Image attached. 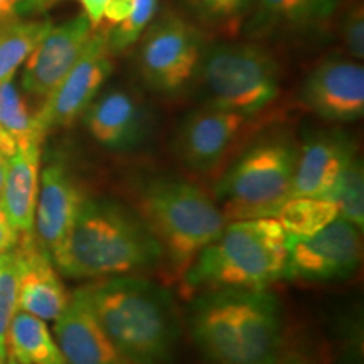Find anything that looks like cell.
I'll return each mask as SVG.
<instances>
[{"instance_id":"28","label":"cell","mask_w":364,"mask_h":364,"mask_svg":"<svg viewBox=\"0 0 364 364\" xmlns=\"http://www.w3.org/2000/svg\"><path fill=\"white\" fill-rule=\"evenodd\" d=\"M204 17L218 22H236L252 0H189Z\"/></svg>"},{"instance_id":"38","label":"cell","mask_w":364,"mask_h":364,"mask_svg":"<svg viewBox=\"0 0 364 364\" xmlns=\"http://www.w3.org/2000/svg\"><path fill=\"white\" fill-rule=\"evenodd\" d=\"M9 21H12V19H0V29H2V27H4V26H6Z\"/></svg>"},{"instance_id":"20","label":"cell","mask_w":364,"mask_h":364,"mask_svg":"<svg viewBox=\"0 0 364 364\" xmlns=\"http://www.w3.org/2000/svg\"><path fill=\"white\" fill-rule=\"evenodd\" d=\"M334 11V0H257L252 27L258 34L277 29L304 33L324 26Z\"/></svg>"},{"instance_id":"2","label":"cell","mask_w":364,"mask_h":364,"mask_svg":"<svg viewBox=\"0 0 364 364\" xmlns=\"http://www.w3.org/2000/svg\"><path fill=\"white\" fill-rule=\"evenodd\" d=\"M189 332L208 364H273L282 354L279 299L267 290H213L193 300Z\"/></svg>"},{"instance_id":"37","label":"cell","mask_w":364,"mask_h":364,"mask_svg":"<svg viewBox=\"0 0 364 364\" xmlns=\"http://www.w3.org/2000/svg\"><path fill=\"white\" fill-rule=\"evenodd\" d=\"M6 361H7V364H19V363L16 361V359L11 358V356H7V358H6Z\"/></svg>"},{"instance_id":"17","label":"cell","mask_w":364,"mask_h":364,"mask_svg":"<svg viewBox=\"0 0 364 364\" xmlns=\"http://www.w3.org/2000/svg\"><path fill=\"white\" fill-rule=\"evenodd\" d=\"M83 117L95 142L113 152H130L147 136V113L142 103L125 90H112L97 97Z\"/></svg>"},{"instance_id":"16","label":"cell","mask_w":364,"mask_h":364,"mask_svg":"<svg viewBox=\"0 0 364 364\" xmlns=\"http://www.w3.org/2000/svg\"><path fill=\"white\" fill-rule=\"evenodd\" d=\"M19 262V311L43 321H56L65 311L70 294L58 275V268L34 235L21 236L16 247Z\"/></svg>"},{"instance_id":"21","label":"cell","mask_w":364,"mask_h":364,"mask_svg":"<svg viewBox=\"0 0 364 364\" xmlns=\"http://www.w3.org/2000/svg\"><path fill=\"white\" fill-rule=\"evenodd\" d=\"M44 136L14 80L0 85V154L9 159L22 147L43 144Z\"/></svg>"},{"instance_id":"3","label":"cell","mask_w":364,"mask_h":364,"mask_svg":"<svg viewBox=\"0 0 364 364\" xmlns=\"http://www.w3.org/2000/svg\"><path fill=\"white\" fill-rule=\"evenodd\" d=\"M112 343L134 364H172L181 318L171 292L139 275L108 277L83 287Z\"/></svg>"},{"instance_id":"11","label":"cell","mask_w":364,"mask_h":364,"mask_svg":"<svg viewBox=\"0 0 364 364\" xmlns=\"http://www.w3.org/2000/svg\"><path fill=\"white\" fill-rule=\"evenodd\" d=\"M93 31L95 27L85 14L51 27L27 58L22 90L44 102L83 54Z\"/></svg>"},{"instance_id":"34","label":"cell","mask_w":364,"mask_h":364,"mask_svg":"<svg viewBox=\"0 0 364 364\" xmlns=\"http://www.w3.org/2000/svg\"><path fill=\"white\" fill-rule=\"evenodd\" d=\"M273 364H312L309 359L299 356V354H280Z\"/></svg>"},{"instance_id":"36","label":"cell","mask_w":364,"mask_h":364,"mask_svg":"<svg viewBox=\"0 0 364 364\" xmlns=\"http://www.w3.org/2000/svg\"><path fill=\"white\" fill-rule=\"evenodd\" d=\"M59 0H41V11H46V9L53 7L54 4H58Z\"/></svg>"},{"instance_id":"5","label":"cell","mask_w":364,"mask_h":364,"mask_svg":"<svg viewBox=\"0 0 364 364\" xmlns=\"http://www.w3.org/2000/svg\"><path fill=\"white\" fill-rule=\"evenodd\" d=\"M135 213L162 250L164 263L182 279L199 253L221 235L226 220L215 199L179 177H152L135 193Z\"/></svg>"},{"instance_id":"27","label":"cell","mask_w":364,"mask_h":364,"mask_svg":"<svg viewBox=\"0 0 364 364\" xmlns=\"http://www.w3.org/2000/svg\"><path fill=\"white\" fill-rule=\"evenodd\" d=\"M159 0H134V6L125 21L108 29V48L112 54L125 51L139 41L149 22L156 16Z\"/></svg>"},{"instance_id":"4","label":"cell","mask_w":364,"mask_h":364,"mask_svg":"<svg viewBox=\"0 0 364 364\" xmlns=\"http://www.w3.org/2000/svg\"><path fill=\"white\" fill-rule=\"evenodd\" d=\"M287 235L275 218L231 221L182 277L191 295L213 290H265L284 277Z\"/></svg>"},{"instance_id":"8","label":"cell","mask_w":364,"mask_h":364,"mask_svg":"<svg viewBox=\"0 0 364 364\" xmlns=\"http://www.w3.org/2000/svg\"><path fill=\"white\" fill-rule=\"evenodd\" d=\"M361 231L338 216L316 235L287 236L285 279L306 282L344 280L351 277L363 258Z\"/></svg>"},{"instance_id":"22","label":"cell","mask_w":364,"mask_h":364,"mask_svg":"<svg viewBox=\"0 0 364 364\" xmlns=\"http://www.w3.org/2000/svg\"><path fill=\"white\" fill-rule=\"evenodd\" d=\"M7 356L19 364H66L43 318L17 311L7 332Z\"/></svg>"},{"instance_id":"25","label":"cell","mask_w":364,"mask_h":364,"mask_svg":"<svg viewBox=\"0 0 364 364\" xmlns=\"http://www.w3.org/2000/svg\"><path fill=\"white\" fill-rule=\"evenodd\" d=\"M332 201L338 204L339 216L359 230L364 225V171L358 154L349 161L336 186Z\"/></svg>"},{"instance_id":"7","label":"cell","mask_w":364,"mask_h":364,"mask_svg":"<svg viewBox=\"0 0 364 364\" xmlns=\"http://www.w3.org/2000/svg\"><path fill=\"white\" fill-rule=\"evenodd\" d=\"M208 107L253 117L280 93V70L275 58L260 46L223 44L199 65Z\"/></svg>"},{"instance_id":"32","label":"cell","mask_w":364,"mask_h":364,"mask_svg":"<svg viewBox=\"0 0 364 364\" xmlns=\"http://www.w3.org/2000/svg\"><path fill=\"white\" fill-rule=\"evenodd\" d=\"M132 6H134V0H110L105 7L103 17H107L110 24L117 26L127 19V16L132 11Z\"/></svg>"},{"instance_id":"19","label":"cell","mask_w":364,"mask_h":364,"mask_svg":"<svg viewBox=\"0 0 364 364\" xmlns=\"http://www.w3.org/2000/svg\"><path fill=\"white\" fill-rule=\"evenodd\" d=\"M41 145L22 147L7 159L0 206L7 213L12 226L21 236L34 235L36 203L39 193Z\"/></svg>"},{"instance_id":"13","label":"cell","mask_w":364,"mask_h":364,"mask_svg":"<svg viewBox=\"0 0 364 364\" xmlns=\"http://www.w3.org/2000/svg\"><path fill=\"white\" fill-rule=\"evenodd\" d=\"M250 117L206 107L186 118L176 136V154L191 171L216 169L248 125Z\"/></svg>"},{"instance_id":"35","label":"cell","mask_w":364,"mask_h":364,"mask_svg":"<svg viewBox=\"0 0 364 364\" xmlns=\"http://www.w3.org/2000/svg\"><path fill=\"white\" fill-rule=\"evenodd\" d=\"M6 171H7V157H4L2 154H0V194H2L4 179H6Z\"/></svg>"},{"instance_id":"29","label":"cell","mask_w":364,"mask_h":364,"mask_svg":"<svg viewBox=\"0 0 364 364\" xmlns=\"http://www.w3.org/2000/svg\"><path fill=\"white\" fill-rule=\"evenodd\" d=\"M341 33H343L344 46L348 48V51L351 53V56L356 59L364 58V14L363 6L358 4L353 9H349L348 14L344 16L343 27H341Z\"/></svg>"},{"instance_id":"1","label":"cell","mask_w":364,"mask_h":364,"mask_svg":"<svg viewBox=\"0 0 364 364\" xmlns=\"http://www.w3.org/2000/svg\"><path fill=\"white\" fill-rule=\"evenodd\" d=\"M51 258L71 279L135 275L164 263L161 247L135 209L93 198L81 204L70 233Z\"/></svg>"},{"instance_id":"12","label":"cell","mask_w":364,"mask_h":364,"mask_svg":"<svg viewBox=\"0 0 364 364\" xmlns=\"http://www.w3.org/2000/svg\"><path fill=\"white\" fill-rule=\"evenodd\" d=\"M300 98L324 120H358L364 113V68L348 59H327L304 81Z\"/></svg>"},{"instance_id":"33","label":"cell","mask_w":364,"mask_h":364,"mask_svg":"<svg viewBox=\"0 0 364 364\" xmlns=\"http://www.w3.org/2000/svg\"><path fill=\"white\" fill-rule=\"evenodd\" d=\"M108 2H110V0H80V4L85 9V16L88 17L91 26H93L95 29H97L100 22L103 21V12Z\"/></svg>"},{"instance_id":"15","label":"cell","mask_w":364,"mask_h":364,"mask_svg":"<svg viewBox=\"0 0 364 364\" xmlns=\"http://www.w3.org/2000/svg\"><path fill=\"white\" fill-rule=\"evenodd\" d=\"M54 336L66 364H134L100 326L83 287L70 295L54 321Z\"/></svg>"},{"instance_id":"24","label":"cell","mask_w":364,"mask_h":364,"mask_svg":"<svg viewBox=\"0 0 364 364\" xmlns=\"http://www.w3.org/2000/svg\"><path fill=\"white\" fill-rule=\"evenodd\" d=\"M338 216V204L332 199L289 198L277 211L275 220L289 238H306L316 235Z\"/></svg>"},{"instance_id":"9","label":"cell","mask_w":364,"mask_h":364,"mask_svg":"<svg viewBox=\"0 0 364 364\" xmlns=\"http://www.w3.org/2000/svg\"><path fill=\"white\" fill-rule=\"evenodd\" d=\"M201 65L198 31L176 16L159 21L145 34L139 51L140 75L159 93H177L191 83Z\"/></svg>"},{"instance_id":"30","label":"cell","mask_w":364,"mask_h":364,"mask_svg":"<svg viewBox=\"0 0 364 364\" xmlns=\"http://www.w3.org/2000/svg\"><path fill=\"white\" fill-rule=\"evenodd\" d=\"M33 11H41V0H0V19H19Z\"/></svg>"},{"instance_id":"14","label":"cell","mask_w":364,"mask_h":364,"mask_svg":"<svg viewBox=\"0 0 364 364\" xmlns=\"http://www.w3.org/2000/svg\"><path fill=\"white\" fill-rule=\"evenodd\" d=\"M86 198L80 181L61 162L49 164L39 174L34 238L49 255L65 241Z\"/></svg>"},{"instance_id":"6","label":"cell","mask_w":364,"mask_h":364,"mask_svg":"<svg viewBox=\"0 0 364 364\" xmlns=\"http://www.w3.org/2000/svg\"><path fill=\"white\" fill-rule=\"evenodd\" d=\"M299 150L289 140H265L241 156L216 186L228 221L275 218L290 198Z\"/></svg>"},{"instance_id":"31","label":"cell","mask_w":364,"mask_h":364,"mask_svg":"<svg viewBox=\"0 0 364 364\" xmlns=\"http://www.w3.org/2000/svg\"><path fill=\"white\" fill-rule=\"evenodd\" d=\"M19 238L21 235L17 233V230L12 226L11 220H9L7 213L0 206V255L12 252L17 247V243H19Z\"/></svg>"},{"instance_id":"10","label":"cell","mask_w":364,"mask_h":364,"mask_svg":"<svg viewBox=\"0 0 364 364\" xmlns=\"http://www.w3.org/2000/svg\"><path fill=\"white\" fill-rule=\"evenodd\" d=\"M112 56L108 48V29L97 27L75 66L36 112L44 135L73 125L83 115L91 102L98 97L105 81L110 78Z\"/></svg>"},{"instance_id":"39","label":"cell","mask_w":364,"mask_h":364,"mask_svg":"<svg viewBox=\"0 0 364 364\" xmlns=\"http://www.w3.org/2000/svg\"><path fill=\"white\" fill-rule=\"evenodd\" d=\"M4 361H6V359H4L2 356H0V364H4Z\"/></svg>"},{"instance_id":"23","label":"cell","mask_w":364,"mask_h":364,"mask_svg":"<svg viewBox=\"0 0 364 364\" xmlns=\"http://www.w3.org/2000/svg\"><path fill=\"white\" fill-rule=\"evenodd\" d=\"M51 27L49 19H12L0 29V85L14 80L16 71L27 61Z\"/></svg>"},{"instance_id":"26","label":"cell","mask_w":364,"mask_h":364,"mask_svg":"<svg viewBox=\"0 0 364 364\" xmlns=\"http://www.w3.org/2000/svg\"><path fill=\"white\" fill-rule=\"evenodd\" d=\"M19 262L16 248L0 255V356L7 358V332L12 317L19 311Z\"/></svg>"},{"instance_id":"18","label":"cell","mask_w":364,"mask_h":364,"mask_svg":"<svg viewBox=\"0 0 364 364\" xmlns=\"http://www.w3.org/2000/svg\"><path fill=\"white\" fill-rule=\"evenodd\" d=\"M356 147L343 134H317L300 149L290 198L332 199Z\"/></svg>"}]
</instances>
